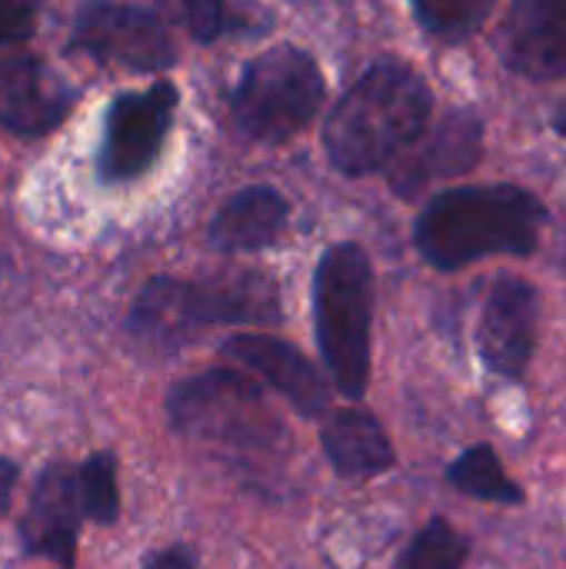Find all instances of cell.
<instances>
[{
	"label": "cell",
	"mask_w": 566,
	"mask_h": 569,
	"mask_svg": "<svg viewBox=\"0 0 566 569\" xmlns=\"http://www.w3.org/2000/svg\"><path fill=\"white\" fill-rule=\"evenodd\" d=\"M70 47L100 63L143 73H160L177 63L163 20L153 10L123 0H87L77 10Z\"/></svg>",
	"instance_id": "cell-6"
},
{
	"label": "cell",
	"mask_w": 566,
	"mask_h": 569,
	"mask_svg": "<svg viewBox=\"0 0 566 569\" xmlns=\"http://www.w3.org/2000/svg\"><path fill=\"white\" fill-rule=\"evenodd\" d=\"M324 93L327 83L317 60L300 47L280 43L244 63L230 97L234 123L260 143H284L317 117Z\"/></svg>",
	"instance_id": "cell-4"
},
{
	"label": "cell",
	"mask_w": 566,
	"mask_h": 569,
	"mask_svg": "<svg viewBox=\"0 0 566 569\" xmlns=\"http://www.w3.org/2000/svg\"><path fill=\"white\" fill-rule=\"evenodd\" d=\"M73 90L37 57H0V127L23 137L50 133L67 120Z\"/></svg>",
	"instance_id": "cell-9"
},
{
	"label": "cell",
	"mask_w": 566,
	"mask_h": 569,
	"mask_svg": "<svg viewBox=\"0 0 566 569\" xmlns=\"http://www.w3.org/2000/svg\"><path fill=\"white\" fill-rule=\"evenodd\" d=\"M554 127H557V130L566 137V103L557 110V113H554Z\"/></svg>",
	"instance_id": "cell-24"
},
{
	"label": "cell",
	"mask_w": 566,
	"mask_h": 569,
	"mask_svg": "<svg viewBox=\"0 0 566 569\" xmlns=\"http://www.w3.org/2000/svg\"><path fill=\"white\" fill-rule=\"evenodd\" d=\"M430 107V87L414 67L400 60L374 63L324 123L330 163L347 177L377 173L424 137Z\"/></svg>",
	"instance_id": "cell-1"
},
{
	"label": "cell",
	"mask_w": 566,
	"mask_h": 569,
	"mask_svg": "<svg viewBox=\"0 0 566 569\" xmlns=\"http://www.w3.org/2000/svg\"><path fill=\"white\" fill-rule=\"evenodd\" d=\"M320 440L340 477H374L394 467V447L367 410H337Z\"/></svg>",
	"instance_id": "cell-15"
},
{
	"label": "cell",
	"mask_w": 566,
	"mask_h": 569,
	"mask_svg": "<svg viewBox=\"0 0 566 569\" xmlns=\"http://www.w3.org/2000/svg\"><path fill=\"white\" fill-rule=\"evenodd\" d=\"M224 353L257 373L277 390L300 417H320L327 410V383L317 367L287 340L267 333H237L224 343Z\"/></svg>",
	"instance_id": "cell-10"
},
{
	"label": "cell",
	"mask_w": 566,
	"mask_h": 569,
	"mask_svg": "<svg viewBox=\"0 0 566 569\" xmlns=\"http://www.w3.org/2000/svg\"><path fill=\"white\" fill-rule=\"evenodd\" d=\"M177 113V87L157 80L147 90L120 93L103 120L97 170L103 183L137 180L153 167Z\"/></svg>",
	"instance_id": "cell-7"
},
{
	"label": "cell",
	"mask_w": 566,
	"mask_h": 569,
	"mask_svg": "<svg viewBox=\"0 0 566 569\" xmlns=\"http://www.w3.org/2000/svg\"><path fill=\"white\" fill-rule=\"evenodd\" d=\"M464 563H467V540L447 520H430L410 540L397 569H464Z\"/></svg>",
	"instance_id": "cell-17"
},
{
	"label": "cell",
	"mask_w": 566,
	"mask_h": 569,
	"mask_svg": "<svg viewBox=\"0 0 566 569\" xmlns=\"http://www.w3.org/2000/svg\"><path fill=\"white\" fill-rule=\"evenodd\" d=\"M80 490V510L97 523H113L120 513V493H117V467L110 453L90 457L77 473Z\"/></svg>",
	"instance_id": "cell-19"
},
{
	"label": "cell",
	"mask_w": 566,
	"mask_h": 569,
	"mask_svg": "<svg viewBox=\"0 0 566 569\" xmlns=\"http://www.w3.org/2000/svg\"><path fill=\"white\" fill-rule=\"evenodd\" d=\"M287 223V200L274 187H247L234 193L210 223V243L224 253H250L270 247Z\"/></svg>",
	"instance_id": "cell-14"
},
{
	"label": "cell",
	"mask_w": 566,
	"mask_h": 569,
	"mask_svg": "<svg viewBox=\"0 0 566 569\" xmlns=\"http://www.w3.org/2000/svg\"><path fill=\"white\" fill-rule=\"evenodd\" d=\"M544 227V203L520 187H457L427 203L414 240L437 270H460L497 253H534Z\"/></svg>",
	"instance_id": "cell-2"
},
{
	"label": "cell",
	"mask_w": 566,
	"mask_h": 569,
	"mask_svg": "<svg viewBox=\"0 0 566 569\" xmlns=\"http://www.w3.org/2000/svg\"><path fill=\"white\" fill-rule=\"evenodd\" d=\"M13 480H17V467L10 460H0V510H7V503H10Z\"/></svg>",
	"instance_id": "cell-23"
},
{
	"label": "cell",
	"mask_w": 566,
	"mask_h": 569,
	"mask_svg": "<svg viewBox=\"0 0 566 569\" xmlns=\"http://www.w3.org/2000/svg\"><path fill=\"white\" fill-rule=\"evenodd\" d=\"M280 320L277 287L260 273H234L217 280H170L157 277L133 303V327L143 333H170L183 323H254L267 327Z\"/></svg>",
	"instance_id": "cell-5"
},
{
	"label": "cell",
	"mask_w": 566,
	"mask_h": 569,
	"mask_svg": "<svg viewBox=\"0 0 566 569\" xmlns=\"http://www.w3.org/2000/svg\"><path fill=\"white\" fill-rule=\"evenodd\" d=\"M480 120L474 113H450L424 143H417L407 157H397V167L390 173L394 190L414 197L430 180L467 173L480 157Z\"/></svg>",
	"instance_id": "cell-12"
},
{
	"label": "cell",
	"mask_w": 566,
	"mask_h": 569,
	"mask_svg": "<svg viewBox=\"0 0 566 569\" xmlns=\"http://www.w3.org/2000/svg\"><path fill=\"white\" fill-rule=\"evenodd\" d=\"M80 490L77 473L63 463H53L40 473L27 520H23V543L37 557H50L60 563L73 560L77 543V523H80Z\"/></svg>",
	"instance_id": "cell-13"
},
{
	"label": "cell",
	"mask_w": 566,
	"mask_h": 569,
	"mask_svg": "<svg viewBox=\"0 0 566 569\" xmlns=\"http://www.w3.org/2000/svg\"><path fill=\"white\" fill-rule=\"evenodd\" d=\"M537 320H540V297L520 277H500L484 303L477 350L487 370L520 380L530 367L534 343H537Z\"/></svg>",
	"instance_id": "cell-8"
},
{
	"label": "cell",
	"mask_w": 566,
	"mask_h": 569,
	"mask_svg": "<svg viewBox=\"0 0 566 569\" xmlns=\"http://www.w3.org/2000/svg\"><path fill=\"white\" fill-rule=\"evenodd\" d=\"M497 0H414V13L424 30L437 37H467L474 33L494 10Z\"/></svg>",
	"instance_id": "cell-18"
},
{
	"label": "cell",
	"mask_w": 566,
	"mask_h": 569,
	"mask_svg": "<svg viewBox=\"0 0 566 569\" xmlns=\"http://www.w3.org/2000/svg\"><path fill=\"white\" fill-rule=\"evenodd\" d=\"M447 480L467 493V497H477V500H487V503H524V490L504 473L494 447L480 443V447H470L467 453H460L454 460V467L447 470Z\"/></svg>",
	"instance_id": "cell-16"
},
{
	"label": "cell",
	"mask_w": 566,
	"mask_h": 569,
	"mask_svg": "<svg viewBox=\"0 0 566 569\" xmlns=\"http://www.w3.org/2000/svg\"><path fill=\"white\" fill-rule=\"evenodd\" d=\"M317 347L350 400H360L370 383V327H374V270L357 243L330 247L314 277Z\"/></svg>",
	"instance_id": "cell-3"
},
{
	"label": "cell",
	"mask_w": 566,
	"mask_h": 569,
	"mask_svg": "<svg viewBox=\"0 0 566 569\" xmlns=\"http://www.w3.org/2000/svg\"><path fill=\"white\" fill-rule=\"evenodd\" d=\"M43 0H0V47L20 43L33 33Z\"/></svg>",
	"instance_id": "cell-21"
},
{
	"label": "cell",
	"mask_w": 566,
	"mask_h": 569,
	"mask_svg": "<svg viewBox=\"0 0 566 569\" xmlns=\"http://www.w3.org/2000/svg\"><path fill=\"white\" fill-rule=\"evenodd\" d=\"M143 569H193V560L187 550H163V553H153Z\"/></svg>",
	"instance_id": "cell-22"
},
{
	"label": "cell",
	"mask_w": 566,
	"mask_h": 569,
	"mask_svg": "<svg viewBox=\"0 0 566 569\" xmlns=\"http://www.w3.org/2000/svg\"><path fill=\"white\" fill-rule=\"evenodd\" d=\"M504 60L527 77H566V0H517L504 27Z\"/></svg>",
	"instance_id": "cell-11"
},
{
	"label": "cell",
	"mask_w": 566,
	"mask_h": 569,
	"mask_svg": "<svg viewBox=\"0 0 566 569\" xmlns=\"http://www.w3.org/2000/svg\"><path fill=\"white\" fill-rule=\"evenodd\" d=\"M157 3L200 43H210L227 30L224 0H157Z\"/></svg>",
	"instance_id": "cell-20"
}]
</instances>
